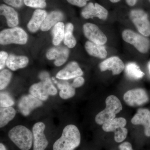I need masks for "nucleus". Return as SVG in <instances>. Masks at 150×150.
Returning <instances> with one entry per match:
<instances>
[{
  "label": "nucleus",
  "instance_id": "1",
  "mask_svg": "<svg viewBox=\"0 0 150 150\" xmlns=\"http://www.w3.org/2000/svg\"><path fill=\"white\" fill-rule=\"evenodd\" d=\"M80 133L77 127L73 124L65 126L61 137L53 145V150H74L81 143Z\"/></svg>",
  "mask_w": 150,
  "mask_h": 150
},
{
  "label": "nucleus",
  "instance_id": "2",
  "mask_svg": "<svg viewBox=\"0 0 150 150\" xmlns=\"http://www.w3.org/2000/svg\"><path fill=\"white\" fill-rule=\"evenodd\" d=\"M8 136L14 144L21 150H29L33 141V133L27 127L18 125L8 132Z\"/></svg>",
  "mask_w": 150,
  "mask_h": 150
},
{
  "label": "nucleus",
  "instance_id": "3",
  "mask_svg": "<svg viewBox=\"0 0 150 150\" xmlns=\"http://www.w3.org/2000/svg\"><path fill=\"white\" fill-rule=\"evenodd\" d=\"M106 108L96 116L95 121L98 125H103L115 118L122 110V105L119 99L114 96L108 97L105 100Z\"/></svg>",
  "mask_w": 150,
  "mask_h": 150
},
{
  "label": "nucleus",
  "instance_id": "4",
  "mask_svg": "<svg viewBox=\"0 0 150 150\" xmlns=\"http://www.w3.org/2000/svg\"><path fill=\"white\" fill-rule=\"evenodd\" d=\"M28 35L22 28L20 27L3 30L0 33L1 45L10 44L24 45L27 43Z\"/></svg>",
  "mask_w": 150,
  "mask_h": 150
},
{
  "label": "nucleus",
  "instance_id": "5",
  "mask_svg": "<svg viewBox=\"0 0 150 150\" xmlns=\"http://www.w3.org/2000/svg\"><path fill=\"white\" fill-rule=\"evenodd\" d=\"M29 93L42 101L47 100L49 96L57 94V90L50 78L33 84L29 89Z\"/></svg>",
  "mask_w": 150,
  "mask_h": 150
},
{
  "label": "nucleus",
  "instance_id": "6",
  "mask_svg": "<svg viewBox=\"0 0 150 150\" xmlns=\"http://www.w3.org/2000/svg\"><path fill=\"white\" fill-rule=\"evenodd\" d=\"M122 38L124 41L133 45L141 53H146L149 48L150 42L147 38L131 30H124Z\"/></svg>",
  "mask_w": 150,
  "mask_h": 150
},
{
  "label": "nucleus",
  "instance_id": "7",
  "mask_svg": "<svg viewBox=\"0 0 150 150\" xmlns=\"http://www.w3.org/2000/svg\"><path fill=\"white\" fill-rule=\"evenodd\" d=\"M130 18L141 34L145 36L150 35V22L144 11L133 10L130 12Z\"/></svg>",
  "mask_w": 150,
  "mask_h": 150
},
{
  "label": "nucleus",
  "instance_id": "8",
  "mask_svg": "<svg viewBox=\"0 0 150 150\" xmlns=\"http://www.w3.org/2000/svg\"><path fill=\"white\" fill-rule=\"evenodd\" d=\"M123 99L128 105L131 107H137L148 102L149 98L144 90L137 88L126 92L124 95Z\"/></svg>",
  "mask_w": 150,
  "mask_h": 150
},
{
  "label": "nucleus",
  "instance_id": "9",
  "mask_svg": "<svg viewBox=\"0 0 150 150\" xmlns=\"http://www.w3.org/2000/svg\"><path fill=\"white\" fill-rule=\"evenodd\" d=\"M45 128V124L42 122H37L33 125V150H45L47 148L48 142L44 134Z\"/></svg>",
  "mask_w": 150,
  "mask_h": 150
},
{
  "label": "nucleus",
  "instance_id": "10",
  "mask_svg": "<svg viewBox=\"0 0 150 150\" xmlns=\"http://www.w3.org/2000/svg\"><path fill=\"white\" fill-rule=\"evenodd\" d=\"M43 105L42 100L29 94L23 96L19 100L18 108L21 113L24 116H28L35 108Z\"/></svg>",
  "mask_w": 150,
  "mask_h": 150
},
{
  "label": "nucleus",
  "instance_id": "11",
  "mask_svg": "<svg viewBox=\"0 0 150 150\" xmlns=\"http://www.w3.org/2000/svg\"><path fill=\"white\" fill-rule=\"evenodd\" d=\"M83 31L85 36L92 42L103 45L107 42L106 35L96 25L86 23L83 25Z\"/></svg>",
  "mask_w": 150,
  "mask_h": 150
},
{
  "label": "nucleus",
  "instance_id": "12",
  "mask_svg": "<svg viewBox=\"0 0 150 150\" xmlns=\"http://www.w3.org/2000/svg\"><path fill=\"white\" fill-rule=\"evenodd\" d=\"M81 15L86 19L97 17L105 20L107 18L108 11L99 4H93L91 2L88 4L82 11Z\"/></svg>",
  "mask_w": 150,
  "mask_h": 150
},
{
  "label": "nucleus",
  "instance_id": "13",
  "mask_svg": "<svg viewBox=\"0 0 150 150\" xmlns=\"http://www.w3.org/2000/svg\"><path fill=\"white\" fill-rule=\"evenodd\" d=\"M69 50L65 47L59 46L49 49L46 56L50 60H55L54 64L57 67H60L67 62L69 56Z\"/></svg>",
  "mask_w": 150,
  "mask_h": 150
},
{
  "label": "nucleus",
  "instance_id": "14",
  "mask_svg": "<svg viewBox=\"0 0 150 150\" xmlns=\"http://www.w3.org/2000/svg\"><path fill=\"white\" fill-rule=\"evenodd\" d=\"M83 75V72L77 63L73 62H70L65 68L59 71L56 75V77L59 79L68 80Z\"/></svg>",
  "mask_w": 150,
  "mask_h": 150
},
{
  "label": "nucleus",
  "instance_id": "15",
  "mask_svg": "<svg viewBox=\"0 0 150 150\" xmlns=\"http://www.w3.org/2000/svg\"><path fill=\"white\" fill-rule=\"evenodd\" d=\"M101 71L109 70L113 75H118L125 69V65L121 59L114 56L108 58L101 62L99 65Z\"/></svg>",
  "mask_w": 150,
  "mask_h": 150
},
{
  "label": "nucleus",
  "instance_id": "16",
  "mask_svg": "<svg viewBox=\"0 0 150 150\" xmlns=\"http://www.w3.org/2000/svg\"><path fill=\"white\" fill-rule=\"evenodd\" d=\"M134 125H142L144 127V133L146 137H150V111L148 109L141 108L138 110L131 119Z\"/></svg>",
  "mask_w": 150,
  "mask_h": 150
},
{
  "label": "nucleus",
  "instance_id": "17",
  "mask_svg": "<svg viewBox=\"0 0 150 150\" xmlns=\"http://www.w3.org/2000/svg\"><path fill=\"white\" fill-rule=\"evenodd\" d=\"M47 16V12L43 10L37 9L34 11L28 24V30L31 32H36L41 27Z\"/></svg>",
  "mask_w": 150,
  "mask_h": 150
},
{
  "label": "nucleus",
  "instance_id": "18",
  "mask_svg": "<svg viewBox=\"0 0 150 150\" xmlns=\"http://www.w3.org/2000/svg\"><path fill=\"white\" fill-rule=\"evenodd\" d=\"M0 13L6 19L7 23L9 27H16L19 23L18 14L14 9L5 4L1 5Z\"/></svg>",
  "mask_w": 150,
  "mask_h": 150
},
{
  "label": "nucleus",
  "instance_id": "19",
  "mask_svg": "<svg viewBox=\"0 0 150 150\" xmlns=\"http://www.w3.org/2000/svg\"><path fill=\"white\" fill-rule=\"evenodd\" d=\"M28 62L29 60L26 56L11 54L8 56L6 65L10 69L15 71L26 67Z\"/></svg>",
  "mask_w": 150,
  "mask_h": 150
},
{
  "label": "nucleus",
  "instance_id": "20",
  "mask_svg": "<svg viewBox=\"0 0 150 150\" xmlns=\"http://www.w3.org/2000/svg\"><path fill=\"white\" fill-rule=\"evenodd\" d=\"M64 18V15L60 11H54L47 16L40 27L43 31H47L60 22Z\"/></svg>",
  "mask_w": 150,
  "mask_h": 150
},
{
  "label": "nucleus",
  "instance_id": "21",
  "mask_svg": "<svg viewBox=\"0 0 150 150\" xmlns=\"http://www.w3.org/2000/svg\"><path fill=\"white\" fill-rule=\"evenodd\" d=\"M85 48L87 53L94 57L103 59L107 56V51L103 45L88 41L86 42Z\"/></svg>",
  "mask_w": 150,
  "mask_h": 150
},
{
  "label": "nucleus",
  "instance_id": "22",
  "mask_svg": "<svg viewBox=\"0 0 150 150\" xmlns=\"http://www.w3.org/2000/svg\"><path fill=\"white\" fill-rule=\"evenodd\" d=\"M57 86L60 90L59 96L63 99H68L74 96L76 91L74 88L67 81L57 82Z\"/></svg>",
  "mask_w": 150,
  "mask_h": 150
},
{
  "label": "nucleus",
  "instance_id": "23",
  "mask_svg": "<svg viewBox=\"0 0 150 150\" xmlns=\"http://www.w3.org/2000/svg\"><path fill=\"white\" fill-rule=\"evenodd\" d=\"M16 111L12 107L1 108L0 110V127H4L14 118Z\"/></svg>",
  "mask_w": 150,
  "mask_h": 150
},
{
  "label": "nucleus",
  "instance_id": "24",
  "mask_svg": "<svg viewBox=\"0 0 150 150\" xmlns=\"http://www.w3.org/2000/svg\"><path fill=\"white\" fill-rule=\"evenodd\" d=\"M64 24L62 22L58 23L54 25L52 30V43L55 46L59 45L64 37Z\"/></svg>",
  "mask_w": 150,
  "mask_h": 150
},
{
  "label": "nucleus",
  "instance_id": "25",
  "mask_svg": "<svg viewBox=\"0 0 150 150\" xmlns=\"http://www.w3.org/2000/svg\"><path fill=\"white\" fill-rule=\"evenodd\" d=\"M126 121L123 118H115L113 120L104 123L103 125V131L107 132H115L117 129L125 127Z\"/></svg>",
  "mask_w": 150,
  "mask_h": 150
},
{
  "label": "nucleus",
  "instance_id": "26",
  "mask_svg": "<svg viewBox=\"0 0 150 150\" xmlns=\"http://www.w3.org/2000/svg\"><path fill=\"white\" fill-rule=\"evenodd\" d=\"M126 74L130 79L138 80L144 76V74L140 69L139 67L134 63H130L126 65L125 68Z\"/></svg>",
  "mask_w": 150,
  "mask_h": 150
},
{
  "label": "nucleus",
  "instance_id": "27",
  "mask_svg": "<svg viewBox=\"0 0 150 150\" xmlns=\"http://www.w3.org/2000/svg\"><path fill=\"white\" fill-rule=\"evenodd\" d=\"M74 28V25L71 23H67L65 26L64 43L71 48H74L76 44V38L73 34Z\"/></svg>",
  "mask_w": 150,
  "mask_h": 150
},
{
  "label": "nucleus",
  "instance_id": "28",
  "mask_svg": "<svg viewBox=\"0 0 150 150\" xmlns=\"http://www.w3.org/2000/svg\"><path fill=\"white\" fill-rule=\"evenodd\" d=\"M12 74L9 70L4 69L0 73V89L2 90L8 86L10 82Z\"/></svg>",
  "mask_w": 150,
  "mask_h": 150
},
{
  "label": "nucleus",
  "instance_id": "29",
  "mask_svg": "<svg viewBox=\"0 0 150 150\" xmlns=\"http://www.w3.org/2000/svg\"><path fill=\"white\" fill-rule=\"evenodd\" d=\"M14 104V101L8 93L5 92L0 94V105L1 108L11 107Z\"/></svg>",
  "mask_w": 150,
  "mask_h": 150
},
{
  "label": "nucleus",
  "instance_id": "30",
  "mask_svg": "<svg viewBox=\"0 0 150 150\" xmlns=\"http://www.w3.org/2000/svg\"><path fill=\"white\" fill-rule=\"evenodd\" d=\"M25 5L34 8H43L46 6V0H24Z\"/></svg>",
  "mask_w": 150,
  "mask_h": 150
},
{
  "label": "nucleus",
  "instance_id": "31",
  "mask_svg": "<svg viewBox=\"0 0 150 150\" xmlns=\"http://www.w3.org/2000/svg\"><path fill=\"white\" fill-rule=\"evenodd\" d=\"M114 139L117 143H121L126 139L128 134V130L125 127L120 128L115 131Z\"/></svg>",
  "mask_w": 150,
  "mask_h": 150
},
{
  "label": "nucleus",
  "instance_id": "32",
  "mask_svg": "<svg viewBox=\"0 0 150 150\" xmlns=\"http://www.w3.org/2000/svg\"><path fill=\"white\" fill-rule=\"evenodd\" d=\"M8 58V54L7 53L4 51L0 52V69H3L4 68Z\"/></svg>",
  "mask_w": 150,
  "mask_h": 150
},
{
  "label": "nucleus",
  "instance_id": "33",
  "mask_svg": "<svg viewBox=\"0 0 150 150\" xmlns=\"http://www.w3.org/2000/svg\"><path fill=\"white\" fill-rule=\"evenodd\" d=\"M85 80L84 78L82 76H79L75 78L73 81V83L71 84L73 87L74 88H78L81 86L84 83Z\"/></svg>",
  "mask_w": 150,
  "mask_h": 150
},
{
  "label": "nucleus",
  "instance_id": "34",
  "mask_svg": "<svg viewBox=\"0 0 150 150\" xmlns=\"http://www.w3.org/2000/svg\"><path fill=\"white\" fill-rule=\"evenodd\" d=\"M68 2L71 4L82 7L86 5L87 2L89 0H67Z\"/></svg>",
  "mask_w": 150,
  "mask_h": 150
},
{
  "label": "nucleus",
  "instance_id": "35",
  "mask_svg": "<svg viewBox=\"0 0 150 150\" xmlns=\"http://www.w3.org/2000/svg\"><path fill=\"white\" fill-rule=\"evenodd\" d=\"M4 1L6 4L14 7L19 8L22 5L23 0H4Z\"/></svg>",
  "mask_w": 150,
  "mask_h": 150
},
{
  "label": "nucleus",
  "instance_id": "36",
  "mask_svg": "<svg viewBox=\"0 0 150 150\" xmlns=\"http://www.w3.org/2000/svg\"><path fill=\"white\" fill-rule=\"evenodd\" d=\"M120 150H133L132 145L129 142H125L119 146Z\"/></svg>",
  "mask_w": 150,
  "mask_h": 150
},
{
  "label": "nucleus",
  "instance_id": "37",
  "mask_svg": "<svg viewBox=\"0 0 150 150\" xmlns=\"http://www.w3.org/2000/svg\"><path fill=\"white\" fill-rule=\"evenodd\" d=\"M39 77L41 80H44L46 79L50 78L48 73L45 71L40 73L39 74Z\"/></svg>",
  "mask_w": 150,
  "mask_h": 150
},
{
  "label": "nucleus",
  "instance_id": "38",
  "mask_svg": "<svg viewBox=\"0 0 150 150\" xmlns=\"http://www.w3.org/2000/svg\"><path fill=\"white\" fill-rule=\"evenodd\" d=\"M137 0H126V3L128 5L131 6L135 5L137 2Z\"/></svg>",
  "mask_w": 150,
  "mask_h": 150
},
{
  "label": "nucleus",
  "instance_id": "39",
  "mask_svg": "<svg viewBox=\"0 0 150 150\" xmlns=\"http://www.w3.org/2000/svg\"><path fill=\"white\" fill-rule=\"evenodd\" d=\"M0 150H7L5 146L2 143L0 144Z\"/></svg>",
  "mask_w": 150,
  "mask_h": 150
},
{
  "label": "nucleus",
  "instance_id": "40",
  "mask_svg": "<svg viewBox=\"0 0 150 150\" xmlns=\"http://www.w3.org/2000/svg\"><path fill=\"white\" fill-rule=\"evenodd\" d=\"M109 1H110L111 2L113 3H116L120 1L121 0H109Z\"/></svg>",
  "mask_w": 150,
  "mask_h": 150
},
{
  "label": "nucleus",
  "instance_id": "41",
  "mask_svg": "<svg viewBox=\"0 0 150 150\" xmlns=\"http://www.w3.org/2000/svg\"><path fill=\"white\" fill-rule=\"evenodd\" d=\"M149 72L150 73V62L149 63Z\"/></svg>",
  "mask_w": 150,
  "mask_h": 150
},
{
  "label": "nucleus",
  "instance_id": "42",
  "mask_svg": "<svg viewBox=\"0 0 150 150\" xmlns=\"http://www.w3.org/2000/svg\"><path fill=\"white\" fill-rule=\"evenodd\" d=\"M149 1H150V0H149Z\"/></svg>",
  "mask_w": 150,
  "mask_h": 150
}]
</instances>
